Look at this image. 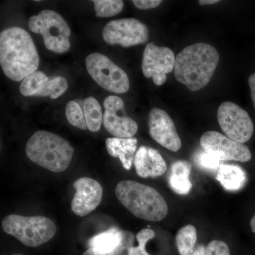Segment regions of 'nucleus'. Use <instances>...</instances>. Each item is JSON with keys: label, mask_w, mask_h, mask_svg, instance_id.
Returning a JSON list of instances; mask_svg holds the SVG:
<instances>
[{"label": "nucleus", "mask_w": 255, "mask_h": 255, "mask_svg": "<svg viewBox=\"0 0 255 255\" xmlns=\"http://www.w3.org/2000/svg\"><path fill=\"white\" fill-rule=\"evenodd\" d=\"M40 58L36 45L26 30L12 26L0 33V65L13 81H23L37 71Z\"/></svg>", "instance_id": "obj_1"}, {"label": "nucleus", "mask_w": 255, "mask_h": 255, "mask_svg": "<svg viewBox=\"0 0 255 255\" xmlns=\"http://www.w3.org/2000/svg\"><path fill=\"white\" fill-rule=\"evenodd\" d=\"M219 59L215 47L206 43H194L185 47L176 57L174 75L191 91H199L211 81Z\"/></svg>", "instance_id": "obj_2"}, {"label": "nucleus", "mask_w": 255, "mask_h": 255, "mask_svg": "<svg viewBox=\"0 0 255 255\" xmlns=\"http://www.w3.org/2000/svg\"><path fill=\"white\" fill-rule=\"evenodd\" d=\"M115 193L121 204L138 219L157 222L168 213V206L163 196L150 186L123 180L117 184Z\"/></svg>", "instance_id": "obj_3"}, {"label": "nucleus", "mask_w": 255, "mask_h": 255, "mask_svg": "<svg viewBox=\"0 0 255 255\" xmlns=\"http://www.w3.org/2000/svg\"><path fill=\"white\" fill-rule=\"evenodd\" d=\"M74 152L68 140L46 130L33 133L26 145V154L31 162L53 172L68 168Z\"/></svg>", "instance_id": "obj_4"}, {"label": "nucleus", "mask_w": 255, "mask_h": 255, "mask_svg": "<svg viewBox=\"0 0 255 255\" xmlns=\"http://www.w3.org/2000/svg\"><path fill=\"white\" fill-rule=\"evenodd\" d=\"M1 226L5 233L30 248H36L50 241L57 231L54 222L42 216L9 215L2 220Z\"/></svg>", "instance_id": "obj_5"}, {"label": "nucleus", "mask_w": 255, "mask_h": 255, "mask_svg": "<svg viewBox=\"0 0 255 255\" xmlns=\"http://www.w3.org/2000/svg\"><path fill=\"white\" fill-rule=\"evenodd\" d=\"M28 25L33 33L43 36L47 49L59 54L70 50L71 30L61 15L53 10H43L30 17Z\"/></svg>", "instance_id": "obj_6"}, {"label": "nucleus", "mask_w": 255, "mask_h": 255, "mask_svg": "<svg viewBox=\"0 0 255 255\" xmlns=\"http://www.w3.org/2000/svg\"><path fill=\"white\" fill-rule=\"evenodd\" d=\"M85 64L90 76L102 88L117 94L128 91V76L108 57L101 53H92L87 57Z\"/></svg>", "instance_id": "obj_7"}, {"label": "nucleus", "mask_w": 255, "mask_h": 255, "mask_svg": "<svg viewBox=\"0 0 255 255\" xmlns=\"http://www.w3.org/2000/svg\"><path fill=\"white\" fill-rule=\"evenodd\" d=\"M218 122L226 136L234 141H249L254 132V124L246 110L231 102H223L217 113Z\"/></svg>", "instance_id": "obj_8"}, {"label": "nucleus", "mask_w": 255, "mask_h": 255, "mask_svg": "<svg viewBox=\"0 0 255 255\" xmlns=\"http://www.w3.org/2000/svg\"><path fill=\"white\" fill-rule=\"evenodd\" d=\"M102 36L108 44L127 48L146 43L148 41L149 31L147 26L136 18H120L107 23Z\"/></svg>", "instance_id": "obj_9"}, {"label": "nucleus", "mask_w": 255, "mask_h": 255, "mask_svg": "<svg viewBox=\"0 0 255 255\" xmlns=\"http://www.w3.org/2000/svg\"><path fill=\"white\" fill-rule=\"evenodd\" d=\"M200 144L204 152L214 156L220 161L247 162L251 160L249 148L219 132L207 131L201 137Z\"/></svg>", "instance_id": "obj_10"}, {"label": "nucleus", "mask_w": 255, "mask_h": 255, "mask_svg": "<svg viewBox=\"0 0 255 255\" xmlns=\"http://www.w3.org/2000/svg\"><path fill=\"white\" fill-rule=\"evenodd\" d=\"M175 58L170 48L157 46L154 43H147L142 55V71L144 76L152 78L157 86L164 85L167 74L174 70Z\"/></svg>", "instance_id": "obj_11"}, {"label": "nucleus", "mask_w": 255, "mask_h": 255, "mask_svg": "<svg viewBox=\"0 0 255 255\" xmlns=\"http://www.w3.org/2000/svg\"><path fill=\"white\" fill-rule=\"evenodd\" d=\"M105 111L103 116L104 127L114 137L129 138L137 131L136 122L128 117L122 98L110 95L104 101Z\"/></svg>", "instance_id": "obj_12"}, {"label": "nucleus", "mask_w": 255, "mask_h": 255, "mask_svg": "<svg viewBox=\"0 0 255 255\" xmlns=\"http://www.w3.org/2000/svg\"><path fill=\"white\" fill-rule=\"evenodd\" d=\"M68 88V82L63 77L48 78L39 70L26 77L19 86L20 92L25 97H50L52 100L63 95Z\"/></svg>", "instance_id": "obj_13"}, {"label": "nucleus", "mask_w": 255, "mask_h": 255, "mask_svg": "<svg viewBox=\"0 0 255 255\" xmlns=\"http://www.w3.org/2000/svg\"><path fill=\"white\" fill-rule=\"evenodd\" d=\"M148 128L151 137L162 147L177 152L182 141L172 118L165 111L158 108L151 110L148 116Z\"/></svg>", "instance_id": "obj_14"}, {"label": "nucleus", "mask_w": 255, "mask_h": 255, "mask_svg": "<svg viewBox=\"0 0 255 255\" xmlns=\"http://www.w3.org/2000/svg\"><path fill=\"white\" fill-rule=\"evenodd\" d=\"M75 194L71 201L74 214L84 217L95 211L102 200L103 188L100 183L90 177H82L73 183Z\"/></svg>", "instance_id": "obj_15"}, {"label": "nucleus", "mask_w": 255, "mask_h": 255, "mask_svg": "<svg viewBox=\"0 0 255 255\" xmlns=\"http://www.w3.org/2000/svg\"><path fill=\"white\" fill-rule=\"evenodd\" d=\"M134 166L139 177H157L167 171V164L158 151L147 146H140L135 153Z\"/></svg>", "instance_id": "obj_16"}, {"label": "nucleus", "mask_w": 255, "mask_h": 255, "mask_svg": "<svg viewBox=\"0 0 255 255\" xmlns=\"http://www.w3.org/2000/svg\"><path fill=\"white\" fill-rule=\"evenodd\" d=\"M137 140L135 137L119 138L108 137L106 140L107 152L114 157H118L127 170L132 167L137 152Z\"/></svg>", "instance_id": "obj_17"}, {"label": "nucleus", "mask_w": 255, "mask_h": 255, "mask_svg": "<svg viewBox=\"0 0 255 255\" xmlns=\"http://www.w3.org/2000/svg\"><path fill=\"white\" fill-rule=\"evenodd\" d=\"M191 165L188 161L178 160L171 167L169 184L174 192L181 195H187L190 192L192 184L189 179Z\"/></svg>", "instance_id": "obj_18"}, {"label": "nucleus", "mask_w": 255, "mask_h": 255, "mask_svg": "<svg viewBox=\"0 0 255 255\" xmlns=\"http://www.w3.org/2000/svg\"><path fill=\"white\" fill-rule=\"evenodd\" d=\"M217 179L226 190L237 191L246 184V172L236 164H221L218 170Z\"/></svg>", "instance_id": "obj_19"}, {"label": "nucleus", "mask_w": 255, "mask_h": 255, "mask_svg": "<svg viewBox=\"0 0 255 255\" xmlns=\"http://www.w3.org/2000/svg\"><path fill=\"white\" fill-rule=\"evenodd\" d=\"M122 240V231L113 228L92 237L88 242V246L99 254H108L118 248Z\"/></svg>", "instance_id": "obj_20"}, {"label": "nucleus", "mask_w": 255, "mask_h": 255, "mask_svg": "<svg viewBox=\"0 0 255 255\" xmlns=\"http://www.w3.org/2000/svg\"><path fill=\"white\" fill-rule=\"evenodd\" d=\"M83 110L87 129L91 132H98L103 123L104 114L100 104L94 97H87L84 101Z\"/></svg>", "instance_id": "obj_21"}, {"label": "nucleus", "mask_w": 255, "mask_h": 255, "mask_svg": "<svg viewBox=\"0 0 255 255\" xmlns=\"http://www.w3.org/2000/svg\"><path fill=\"white\" fill-rule=\"evenodd\" d=\"M197 241V232L192 225H188L179 229L176 234V244L180 255H191L194 253Z\"/></svg>", "instance_id": "obj_22"}, {"label": "nucleus", "mask_w": 255, "mask_h": 255, "mask_svg": "<svg viewBox=\"0 0 255 255\" xmlns=\"http://www.w3.org/2000/svg\"><path fill=\"white\" fill-rule=\"evenodd\" d=\"M94 6L97 17H111L123 10L124 1L121 0H95Z\"/></svg>", "instance_id": "obj_23"}, {"label": "nucleus", "mask_w": 255, "mask_h": 255, "mask_svg": "<svg viewBox=\"0 0 255 255\" xmlns=\"http://www.w3.org/2000/svg\"><path fill=\"white\" fill-rule=\"evenodd\" d=\"M122 240L120 245L115 251L108 254H99L89 248L82 255H132V248H134L135 236L128 231H122Z\"/></svg>", "instance_id": "obj_24"}, {"label": "nucleus", "mask_w": 255, "mask_h": 255, "mask_svg": "<svg viewBox=\"0 0 255 255\" xmlns=\"http://www.w3.org/2000/svg\"><path fill=\"white\" fill-rule=\"evenodd\" d=\"M65 115L69 123L82 130L87 129L85 115L81 107L75 101H70L65 107Z\"/></svg>", "instance_id": "obj_25"}, {"label": "nucleus", "mask_w": 255, "mask_h": 255, "mask_svg": "<svg viewBox=\"0 0 255 255\" xmlns=\"http://www.w3.org/2000/svg\"><path fill=\"white\" fill-rule=\"evenodd\" d=\"M155 232L148 228L142 229L137 233L136 239L138 245L132 248V255H149L145 250L146 244L150 240L155 237Z\"/></svg>", "instance_id": "obj_26"}, {"label": "nucleus", "mask_w": 255, "mask_h": 255, "mask_svg": "<svg viewBox=\"0 0 255 255\" xmlns=\"http://www.w3.org/2000/svg\"><path fill=\"white\" fill-rule=\"evenodd\" d=\"M196 163L201 168L209 171L219 170L221 166V161L214 156L202 151L198 152L195 157Z\"/></svg>", "instance_id": "obj_27"}, {"label": "nucleus", "mask_w": 255, "mask_h": 255, "mask_svg": "<svg viewBox=\"0 0 255 255\" xmlns=\"http://www.w3.org/2000/svg\"><path fill=\"white\" fill-rule=\"evenodd\" d=\"M230 250L228 245L221 241L210 242L206 247L204 255H230Z\"/></svg>", "instance_id": "obj_28"}, {"label": "nucleus", "mask_w": 255, "mask_h": 255, "mask_svg": "<svg viewBox=\"0 0 255 255\" xmlns=\"http://www.w3.org/2000/svg\"><path fill=\"white\" fill-rule=\"evenodd\" d=\"M161 0H133L132 3L139 9H153L162 3Z\"/></svg>", "instance_id": "obj_29"}, {"label": "nucleus", "mask_w": 255, "mask_h": 255, "mask_svg": "<svg viewBox=\"0 0 255 255\" xmlns=\"http://www.w3.org/2000/svg\"><path fill=\"white\" fill-rule=\"evenodd\" d=\"M250 88L251 91V97L255 109V73L252 74L248 79Z\"/></svg>", "instance_id": "obj_30"}, {"label": "nucleus", "mask_w": 255, "mask_h": 255, "mask_svg": "<svg viewBox=\"0 0 255 255\" xmlns=\"http://www.w3.org/2000/svg\"><path fill=\"white\" fill-rule=\"evenodd\" d=\"M206 247L204 245H199L195 248L194 253L191 255H205Z\"/></svg>", "instance_id": "obj_31"}, {"label": "nucleus", "mask_w": 255, "mask_h": 255, "mask_svg": "<svg viewBox=\"0 0 255 255\" xmlns=\"http://www.w3.org/2000/svg\"><path fill=\"white\" fill-rule=\"evenodd\" d=\"M219 1V0H200V1H199V4L200 5H210L216 4Z\"/></svg>", "instance_id": "obj_32"}, {"label": "nucleus", "mask_w": 255, "mask_h": 255, "mask_svg": "<svg viewBox=\"0 0 255 255\" xmlns=\"http://www.w3.org/2000/svg\"><path fill=\"white\" fill-rule=\"evenodd\" d=\"M251 227L253 233H255V215L252 218L251 221Z\"/></svg>", "instance_id": "obj_33"}, {"label": "nucleus", "mask_w": 255, "mask_h": 255, "mask_svg": "<svg viewBox=\"0 0 255 255\" xmlns=\"http://www.w3.org/2000/svg\"><path fill=\"white\" fill-rule=\"evenodd\" d=\"M21 255V254H14V255Z\"/></svg>", "instance_id": "obj_34"}]
</instances>
